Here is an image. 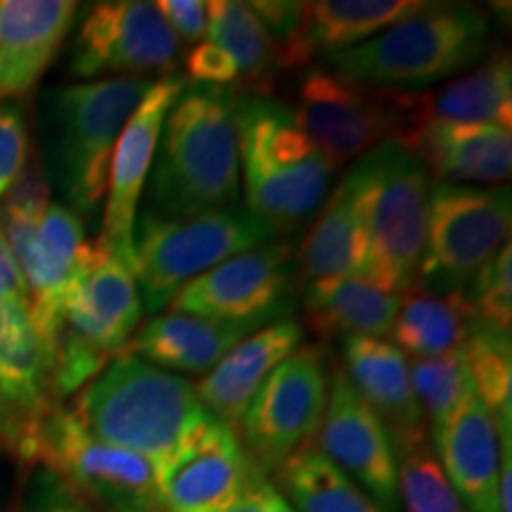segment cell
<instances>
[{
    "mask_svg": "<svg viewBox=\"0 0 512 512\" xmlns=\"http://www.w3.org/2000/svg\"><path fill=\"white\" fill-rule=\"evenodd\" d=\"M249 456L238 434L207 415L164 463L155 467L166 512H219L238 496Z\"/></svg>",
    "mask_w": 512,
    "mask_h": 512,
    "instance_id": "e0dca14e",
    "label": "cell"
},
{
    "mask_svg": "<svg viewBox=\"0 0 512 512\" xmlns=\"http://www.w3.org/2000/svg\"><path fill=\"white\" fill-rule=\"evenodd\" d=\"M278 491L294 512H384L356 482L311 446L275 472Z\"/></svg>",
    "mask_w": 512,
    "mask_h": 512,
    "instance_id": "4dcf8cb0",
    "label": "cell"
},
{
    "mask_svg": "<svg viewBox=\"0 0 512 512\" xmlns=\"http://www.w3.org/2000/svg\"><path fill=\"white\" fill-rule=\"evenodd\" d=\"M29 162V138L22 110L10 102L0 105V202Z\"/></svg>",
    "mask_w": 512,
    "mask_h": 512,
    "instance_id": "8d00e7d4",
    "label": "cell"
},
{
    "mask_svg": "<svg viewBox=\"0 0 512 512\" xmlns=\"http://www.w3.org/2000/svg\"><path fill=\"white\" fill-rule=\"evenodd\" d=\"M181 41L157 3L102 0L83 15L72 50V74L86 81L159 79L174 74Z\"/></svg>",
    "mask_w": 512,
    "mask_h": 512,
    "instance_id": "4fadbf2b",
    "label": "cell"
},
{
    "mask_svg": "<svg viewBox=\"0 0 512 512\" xmlns=\"http://www.w3.org/2000/svg\"><path fill=\"white\" fill-rule=\"evenodd\" d=\"M297 245L271 240L223 261L176 292L169 311L214 320H283L292 311Z\"/></svg>",
    "mask_w": 512,
    "mask_h": 512,
    "instance_id": "5bb4252c",
    "label": "cell"
},
{
    "mask_svg": "<svg viewBox=\"0 0 512 512\" xmlns=\"http://www.w3.org/2000/svg\"><path fill=\"white\" fill-rule=\"evenodd\" d=\"M233 88L188 83L166 114L150 171L152 211L185 219L235 207L240 133Z\"/></svg>",
    "mask_w": 512,
    "mask_h": 512,
    "instance_id": "6da1fadb",
    "label": "cell"
},
{
    "mask_svg": "<svg viewBox=\"0 0 512 512\" xmlns=\"http://www.w3.org/2000/svg\"><path fill=\"white\" fill-rule=\"evenodd\" d=\"M313 437V451L361 486L384 512H399V458L392 439L339 363L330 366L328 403Z\"/></svg>",
    "mask_w": 512,
    "mask_h": 512,
    "instance_id": "9a60e30c",
    "label": "cell"
},
{
    "mask_svg": "<svg viewBox=\"0 0 512 512\" xmlns=\"http://www.w3.org/2000/svg\"><path fill=\"white\" fill-rule=\"evenodd\" d=\"M463 351L477 399L494 415L498 430L512 432L510 332L477 325L463 344Z\"/></svg>",
    "mask_w": 512,
    "mask_h": 512,
    "instance_id": "d6a6232c",
    "label": "cell"
},
{
    "mask_svg": "<svg viewBox=\"0 0 512 512\" xmlns=\"http://www.w3.org/2000/svg\"><path fill=\"white\" fill-rule=\"evenodd\" d=\"M159 12H162L166 24L174 31L178 41L200 43L207 36V3L202 0H159Z\"/></svg>",
    "mask_w": 512,
    "mask_h": 512,
    "instance_id": "b9f144b4",
    "label": "cell"
},
{
    "mask_svg": "<svg viewBox=\"0 0 512 512\" xmlns=\"http://www.w3.org/2000/svg\"><path fill=\"white\" fill-rule=\"evenodd\" d=\"M422 0H316L304 3L297 34L280 50V67H306L370 41L401 19L425 10Z\"/></svg>",
    "mask_w": 512,
    "mask_h": 512,
    "instance_id": "484cf974",
    "label": "cell"
},
{
    "mask_svg": "<svg viewBox=\"0 0 512 512\" xmlns=\"http://www.w3.org/2000/svg\"><path fill=\"white\" fill-rule=\"evenodd\" d=\"M235 117L245 209L273 238H287L325 202L332 166L283 102L259 93L238 95Z\"/></svg>",
    "mask_w": 512,
    "mask_h": 512,
    "instance_id": "3957f363",
    "label": "cell"
},
{
    "mask_svg": "<svg viewBox=\"0 0 512 512\" xmlns=\"http://www.w3.org/2000/svg\"><path fill=\"white\" fill-rule=\"evenodd\" d=\"M434 456L470 512H498L501 432L494 415L472 392L432 434Z\"/></svg>",
    "mask_w": 512,
    "mask_h": 512,
    "instance_id": "603a6c76",
    "label": "cell"
},
{
    "mask_svg": "<svg viewBox=\"0 0 512 512\" xmlns=\"http://www.w3.org/2000/svg\"><path fill=\"white\" fill-rule=\"evenodd\" d=\"M294 121L332 169L399 138L406 128V93L377 91L320 64L299 83Z\"/></svg>",
    "mask_w": 512,
    "mask_h": 512,
    "instance_id": "7c38bea8",
    "label": "cell"
},
{
    "mask_svg": "<svg viewBox=\"0 0 512 512\" xmlns=\"http://www.w3.org/2000/svg\"><path fill=\"white\" fill-rule=\"evenodd\" d=\"M22 512H93L79 496L43 467L41 477L31 484Z\"/></svg>",
    "mask_w": 512,
    "mask_h": 512,
    "instance_id": "ab89813d",
    "label": "cell"
},
{
    "mask_svg": "<svg viewBox=\"0 0 512 512\" xmlns=\"http://www.w3.org/2000/svg\"><path fill=\"white\" fill-rule=\"evenodd\" d=\"M3 297H24L27 299V285H24L22 273L12 259L8 242L3 238L0 230V299Z\"/></svg>",
    "mask_w": 512,
    "mask_h": 512,
    "instance_id": "7bdbcfd3",
    "label": "cell"
},
{
    "mask_svg": "<svg viewBox=\"0 0 512 512\" xmlns=\"http://www.w3.org/2000/svg\"><path fill=\"white\" fill-rule=\"evenodd\" d=\"M219 512H294V510L292 505L285 501V496L280 494L278 486L271 482V477H268L261 467H256L254 460L249 458L245 482H242L238 496H235L233 501Z\"/></svg>",
    "mask_w": 512,
    "mask_h": 512,
    "instance_id": "f35d334b",
    "label": "cell"
},
{
    "mask_svg": "<svg viewBox=\"0 0 512 512\" xmlns=\"http://www.w3.org/2000/svg\"><path fill=\"white\" fill-rule=\"evenodd\" d=\"M330 356L302 344L266 377L242 415V448L256 467L275 475L316 434L330 392Z\"/></svg>",
    "mask_w": 512,
    "mask_h": 512,
    "instance_id": "8fae6325",
    "label": "cell"
},
{
    "mask_svg": "<svg viewBox=\"0 0 512 512\" xmlns=\"http://www.w3.org/2000/svg\"><path fill=\"white\" fill-rule=\"evenodd\" d=\"M403 294L368 275L304 285L306 320L320 337H384L392 332Z\"/></svg>",
    "mask_w": 512,
    "mask_h": 512,
    "instance_id": "f1b7e54d",
    "label": "cell"
},
{
    "mask_svg": "<svg viewBox=\"0 0 512 512\" xmlns=\"http://www.w3.org/2000/svg\"><path fill=\"white\" fill-rule=\"evenodd\" d=\"M76 12L74 0H0V105L22 98L41 81Z\"/></svg>",
    "mask_w": 512,
    "mask_h": 512,
    "instance_id": "7402d4cb",
    "label": "cell"
},
{
    "mask_svg": "<svg viewBox=\"0 0 512 512\" xmlns=\"http://www.w3.org/2000/svg\"><path fill=\"white\" fill-rule=\"evenodd\" d=\"M17 456L53 472L93 512H166L155 465L102 444L57 403L31 427Z\"/></svg>",
    "mask_w": 512,
    "mask_h": 512,
    "instance_id": "ba28073f",
    "label": "cell"
},
{
    "mask_svg": "<svg viewBox=\"0 0 512 512\" xmlns=\"http://www.w3.org/2000/svg\"><path fill=\"white\" fill-rule=\"evenodd\" d=\"M342 370L392 439L396 458L430 444L427 422L415 399L411 366L403 351L384 337H344Z\"/></svg>",
    "mask_w": 512,
    "mask_h": 512,
    "instance_id": "d6986e66",
    "label": "cell"
},
{
    "mask_svg": "<svg viewBox=\"0 0 512 512\" xmlns=\"http://www.w3.org/2000/svg\"><path fill=\"white\" fill-rule=\"evenodd\" d=\"M55 406L50 361L24 297L0 299V446L17 453L38 418Z\"/></svg>",
    "mask_w": 512,
    "mask_h": 512,
    "instance_id": "ac0fdd59",
    "label": "cell"
},
{
    "mask_svg": "<svg viewBox=\"0 0 512 512\" xmlns=\"http://www.w3.org/2000/svg\"><path fill=\"white\" fill-rule=\"evenodd\" d=\"M361 192L363 171L356 159L347 176L320 204L318 219L297 247V280L304 285L316 280L368 275Z\"/></svg>",
    "mask_w": 512,
    "mask_h": 512,
    "instance_id": "4316f807",
    "label": "cell"
},
{
    "mask_svg": "<svg viewBox=\"0 0 512 512\" xmlns=\"http://www.w3.org/2000/svg\"><path fill=\"white\" fill-rule=\"evenodd\" d=\"M185 79L188 83H200V86L233 88L240 81L238 64L226 50L209 41H200L185 55Z\"/></svg>",
    "mask_w": 512,
    "mask_h": 512,
    "instance_id": "74e56055",
    "label": "cell"
},
{
    "mask_svg": "<svg viewBox=\"0 0 512 512\" xmlns=\"http://www.w3.org/2000/svg\"><path fill=\"white\" fill-rule=\"evenodd\" d=\"M247 5L261 19L278 50L290 43L304 17V3H292V0H254Z\"/></svg>",
    "mask_w": 512,
    "mask_h": 512,
    "instance_id": "60d3db41",
    "label": "cell"
},
{
    "mask_svg": "<svg viewBox=\"0 0 512 512\" xmlns=\"http://www.w3.org/2000/svg\"><path fill=\"white\" fill-rule=\"evenodd\" d=\"M363 171L361 219L368 278L392 292L418 283L430 226L432 176L394 138L358 159Z\"/></svg>",
    "mask_w": 512,
    "mask_h": 512,
    "instance_id": "52a82bcc",
    "label": "cell"
},
{
    "mask_svg": "<svg viewBox=\"0 0 512 512\" xmlns=\"http://www.w3.org/2000/svg\"><path fill=\"white\" fill-rule=\"evenodd\" d=\"M271 325L268 320H214L188 313L166 311L147 318L128 342L126 354H133L162 370L183 375H207L235 344Z\"/></svg>",
    "mask_w": 512,
    "mask_h": 512,
    "instance_id": "d4e9b609",
    "label": "cell"
},
{
    "mask_svg": "<svg viewBox=\"0 0 512 512\" xmlns=\"http://www.w3.org/2000/svg\"><path fill=\"white\" fill-rule=\"evenodd\" d=\"M475 328V309L465 290H432L415 283L403 292L389 335L403 354L437 358L463 347Z\"/></svg>",
    "mask_w": 512,
    "mask_h": 512,
    "instance_id": "f546056e",
    "label": "cell"
},
{
    "mask_svg": "<svg viewBox=\"0 0 512 512\" xmlns=\"http://www.w3.org/2000/svg\"><path fill=\"white\" fill-rule=\"evenodd\" d=\"M411 382L427 427L434 434L475 392L463 347L437 358H413Z\"/></svg>",
    "mask_w": 512,
    "mask_h": 512,
    "instance_id": "836d02e7",
    "label": "cell"
},
{
    "mask_svg": "<svg viewBox=\"0 0 512 512\" xmlns=\"http://www.w3.org/2000/svg\"><path fill=\"white\" fill-rule=\"evenodd\" d=\"M271 240L273 235L245 207L204 211L185 219L147 209L133 230V275L145 311L166 309L190 280Z\"/></svg>",
    "mask_w": 512,
    "mask_h": 512,
    "instance_id": "9c48e42d",
    "label": "cell"
},
{
    "mask_svg": "<svg viewBox=\"0 0 512 512\" xmlns=\"http://www.w3.org/2000/svg\"><path fill=\"white\" fill-rule=\"evenodd\" d=\"M143 320L136 275L91 242L79 278L67 294L62 328L50 358L53 399L81 392L112 358L121 356Z\"/></svg>",
    "mask_w": 512,
    "mask_h": 512,
    "instance_id": "8992f818",
    "label": "cell"
},
{
    "mask_svg": "<svg viewBox=\"0 0 512 512\" xmlns=\"http://www.w3.org/2000/svg\"><path fill=\"white\" fill-rule=\"evenodd\" d=\"M207 36L233 57L238 64L240 81L266 83L280 67V50L252 8L240 0H211L207 3Z\"/></svg>",
    "mask_w": 512,
    "mask_h": 512,
    "instance_id": "1f68e13d",
    "label": "cell"
},
{
    "mask_svg": "<svg viewBox=\"0 0 512 512\" xmlns=\"http://www.w3.org/2000/svg\"><path fill=\"white\" fill-rule=\"evenodd\" d=\"M91 242L83 233L81 216L69 207L53 204L38 223L36 247L22 278L27 285L31 318L48 351V361L62 328V313L67 294L86 261Z\"/></svg>",
    "mask_w": 512,
    "mask_h": 512,
    "instance_id": "44dd1931",
    "label": "cell"
},
{
    "mask_svg": "<svg viewBox=\"0 0 512 512\" xmlns=\"http://www.w3.org/2000/svg\"><path fill=\"white\" fill-rule=\"evenodd\" d=\"M467 294L477 325L510 332L512 320V249L505 245L472 280Z\"/></svg>",
    "mask_w": 512,
    "mask_h": 512,
    "instance_id": "d590c367",
    "label": "cell"
},
{
    "mask_svg": "<svg viewBox=\"0 0 512 512\" xmlns=\"http://www.w3.org/2000/svg\"><path fill=\"white\" fill-rule=\"evenodd\" d=\"M72 413L102 444L155 467L209 415L190 380L126 351L81 389Z\"/></svg>",
    "mask_w": 512,
    "mask_h": 512,
    "instance_id": "7a4b0ae2",
    "label": "cell"
},
{
    "mask_svg": "<svg viewBox=\"0 0 512 512\" xmlns=\"http://www.w3.org/2000/svg\"><path fill=\"white\" fill-rule=\"evenodd\" d=\"M425 121L510 128L512 62L496 53L437 91L406 93V128ZM403 128V131H406ZM401 131V133H403ZM399 133V136H401Z\"/></svg>",
    "mask_w": 512,
    "mask_h": 512,
    "instance_id": "83f0119b",
    "label": "cell"
},
{
    "mask_svg": "<svg viewBox=\"0 0 512 512\" xmlns=\"http://www.w3.org/2000/svg\"><path fill=\"white\" fill-rule=\"evenodd\" d=\"M157 79H102L46 95L50 166L74 214H98L114 147L128 117Z\"/></svg>",
    "mask_w": 512,
    "mask_h": 512,
    "instance_id": "5b68a950",
    "label": "cell"
},
{
    "mask_svg": "<svg viewBox=\"0 0 512 512\" xmlns=\"http://www.w3.org/2000/svg\"><path fill=\"white\" fill-rule=\"evenodd\" d=\"M302 344L304 328L297 320H275L235 344L195 384L197 399L216 420L235 430L266 377Z\"/></svg>",
    "mask_w": 512,
    "mask_h": 512,
    "instance_id": "cb8c5ba5",
    "label": "cell"
},
{
    "mask_svg": "<svg viewBox=\"0 0 512 512\" xmlns=\"http://www.w3.org/2000/svg\"><path fill=\"white\" fill-rule=\"evenodd\" d=\"M399 498L406 512H467L430 444L399 460Z\"/></svg>",
    "mask_w": 512,
    "mask_h": 512,
    "instance_id": "e575fe53",
    "label": "cell"
},
{
    "mask_svg": "<svg viewBox=\"0 0 512 512\" xmlns=\"http://www.w3.org/2000/svg\"><path fill=\"white\" fill-rule=\"evenodd\" d=\"M420 159L439 183L482 188L508 181L512 169L510 128L482 124H413L394 138Z\"/></svg>",
    "mask_w": 512,
    "mask_h": 512,
    "instance_id": "ffe728a7",
    "label": "cell"
},
{
    "mask_svg": "<svg viewBox=\"0 0 512 512\" xmlns=\"http://www.w3.org/2000/svg\"><path fill=\"white\" fill-rule=\"evenodd\" d=\"M491 24L482 10L460 3H427L370 41L325 57L323 64L377 91L425 93L470 72L489 50Z\"/></svg>",
    "mask_w": 512,
    "mask_h": 512,
    "instance_id": "277c9868",
    "label": "cell"
},
{
    "mask_svg": "<svg viewBox=\"0 0 512 512\" xmlns=\"http://www.w3.org/2000/svg\"><path fill=\"white\" fill-rule=\"evenodd\" d=\"M188 86L183 74H166L152 83L145 98L128 117L114 147L110 178H107L105 219L98 242L133 271V230L138 221V204L150 178L159 136L166 114Z\"/></svg>",
    "mask_w": 512,
    "mask_h": 512,
    "instance_id": "2e32d148",
    "label": "cell"
},
{
    "mask_svg": "<svg viewBox=\"0 0 512 512\" xmlns=\"http://www.w3.org/2000/svg\"><path fill=\"white\" fill-rule=\"evenodd\" d=\"M512 200L508 185L434 183L427 247L418 285L465 290L505 245H510Z\"/></svg>",
    "mask_w": 512,
    "mask_h": 512,
    "instance_id": "30bf717a",
    "label": "cell"
}]
</instances>
